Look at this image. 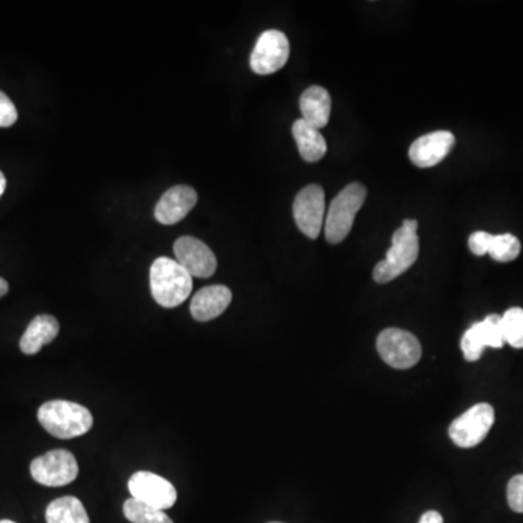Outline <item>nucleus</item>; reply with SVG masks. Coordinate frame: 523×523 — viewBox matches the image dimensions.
Returning <instances> with one entry per match:
<instances>
[{
	"label": "nucleus",
	"mask_w": 523,
	"mask_h": 523,
	"mask_svg": "<svg viewBox=\"0 0 523 523\" xmlns=\"http://www.w3.org/2000/svg\"><path fill=\"white\" fill-rule=\"evenodd\" d=\"M455 144V137L450 131H435L419 137L410 146L409 157L413 165L422 169L433 167L450 155Z\"/></svg>",
	"instance_id": "obj_13"
},
{
	"label": "nucleus",
	"mask_w": 523,
	"mask_h": 523,
	"mask_svg": "<svg viewBox=\"0 0 523 523\" xmlns=\"http://www.w3.org/2000/svg\"><path fill=\"white\" fill-rule=\"evenodd\" d=\"M493 234L487 232H476L472 233L468 240V246H470V251L472 253L477 254V256H484V254L489 253V249H490V242Z\"/></svg>",
	"instance_id": "obj_25"
},
{
	"label": "nucleus",
	"mask_w": 523,
	"mask_h": 523,
	"mask_svg": "<svg viewBox=\"0 0 523 523\" xmlns=\"http://www.w3.org/2000/svg\"><path fill=\"white\" fill-rule=\"evenodd\" d=\"M47 523H90L85 506L74 496L56 499L45 510Z\"/></svg>",
	"instance_id": "obj_19"
},
{
	"label": "nucleus",
	"mask_w": 523,
	"mask_h": 523,
	"mask_svg": "<svg viewBox=\"0 0 523 523\" xmlns=\"http://www.w3.org/2000/svg\"><path fill=\"white\" fill-rule=\"evenodd\" d=\"M198 194L188 185H177L163 194L155 208V217L165 225L176 224L196 205Z\"/></svg>",
	"instance_id": "obj_14"
},
{
	"label": "nucleus",
	"mask_w": 523,
	"mask_h": 523,
	"mask_svg": "<svg viewBox=\"0 0 523 523\" xmlns=\"http://www.w3.org/2000/svg\"><path fill=\"white\" fill-rule=\"evenodd\" d=\"M5 189H6V177L0 172V198L4 195Z\"/></svg>",
	"instance_id": "obj_28"
},
{
	"label": "nucleus",
	"mask_w": 523,
	"mask_h": 523,
	"mask_svg": "<svg viewBox=\"0 0 523 523\" xmlns=\"http://www.w3.org/2000/svg\"><path fill=\"white\" fill-rule=\"evenodd\" d=\"M38 422L54 438L73 439L92 429L93 416L85 405L52 400L38 409Z\"/></svg>",
	"instance_id": "obj_1"
},
{
	"label": "nucleus",
	"mask_w": 523,
	"mask_h": 523,
	"mask_svg": "<svg viewBox=\"0 0 523 523\" xmlns=\"http://www.w3.org/2000/svg\"><path fill=\"white\" fill-rule=\"evenodd\" d=\"M290 57V41L278 30L265 31L259 37L251 56L252 71L261 76L281 71Z\"/></svg>",
	"instance_id": "obj_9"
},
{
	"label": "nucleus",
	"mask_w": 523,
	"mask_h": 523,
	"mask_svg": "<svg viewBox=\"0 0 523 523\" xmlns=\"http://www.w3.org/2000/svg\"><path fill=\"white\" fill-rule=\"evenodd\" d=\"M381 359L391 368L409 369L421 361V342L413 333L402 328H385L376 339Z\"/></svg>",
	"instance_id": "obj_5"
},
{
	"label": "nucleus",
	"mask_w": 523,
	"mask_h": 523,
	"mask_svg": "<svg viewBox=\"0 0 523 523\" xmlns=\"http://www.w3.org/2000/svg\"><path fill=\"white\" fill-rule=\"evenodd\" d=\"M520 249H522L520 242L513 234H498V236L493 234L489 254L494 261L512 262L519 256Z\"/></svg>",
	"instance_id": "obj_22"
},
{
	"label": "nucleus",
	"mask_w": 523,
	"mask_h": 523,
	"mask_svg": "<svg viewBox=\"0 0 523 523\" xmlns=\"http://www.w3.org/2000/svg\"><path fill=\"white\" fill-rule=\"evenodd\" d=\"M505 345L503 330H501V316L490 314L483 321H479L468 328L461 340V349L465 361H479L486 347L500 349Z\"/></svg>",
	"instance_id": "obj_11"
},
{
	"label": "nucleus",
	"mask_w": 523,
	"mask_h": 523,
	"mask_svg": "<svg viewBox=\"0 0 523 523\" xmlns=\"http://www.w3.org/2000/svg\"><path fill=\"white\" fill-rule=\"evenodd\" d=\"M60 325L56 318L41 314L31 321L21 338L19 347L25 355H35L43 347L52 343L59 336Z\"/></svg>",
	"instance_id": "obj_17"
},
{
	"label": "nucleus",
	"mask_w": 523,
	"mask_h": 523,
	"mask_svg": "<svg viewBox=\"0 0 523 523\" xmlns=\"http://www.w3.org/2000/svg\"><path fill=\"white\" fill-rule=\"evenodd\" d=\"M128 490L136 500L166 510L176 503L177 491L169 480L157 476L155 472L138 471L131 476Z\"/></svg>",
	"instance_id": "obj_10"
},
{
	"label": "nucleus",
	"mask_w": 523,
	"mask_h": 523,
	"mask_svg": "<svg viewBox=\"0 0 523 523\" xmlns=\"http://www.w3.org/2000/svg\"><path fill=\"white\" fill-rule=\"evenodd\" d=\"M419 523H443V518L436 510H429V512L423 513Z\"/></svg>",
	"instance_id": "obj_26"
},
{
	"label": "nucleus",
	"mask_w": 523,
	"mask_h": 523,
	"mask_svg": "<svg viewBox=\"0 0 523 523\" xmlns=\"http://www.w3.org/2000/svg\"><path fill=\"white\" fill-rule=\"evenodd\" d=\"M292 136L302 159L309 163L319 162L328 153V143L320 129L309 126L304 119H297L292 126Z\"/></svg>",
	"instance_id": "obj_18"
},
{
	"label": "nucleus",
	"mask_w": 523,
	"mask_h": 523,
	"mask_svg": "<svg viewBox=\"0 0 523 523\" xmlns=\"http://www.w3.org/2000/svg\"><path fill=\"white\" fill-rule=\"evenodd\" d=\"M176 261L192 278H210L217 271V258L210 247L195 237L184 236L175 242Z\"/></svg>",
	"instance_id": "obj_12"
},
{
	"label": "nucleus",
	"mask_w": 523,
	"mask_h": 523,
	"mask_svg": "<svg viewBox=\"0 0 523 523\" xmlns=\"http://www.w3.org/2000/svg\"><path fill=\"white\" fill-rule=\"evenodd\" d=\"M366 199V188L361 184H350L338 194L328 206L326 217V240L328 243H342L347 239L357 211L361 210Z\"/></svg>",
	"instance_id": "obj_4"
},
{
	"label": "nucleus",
	"mask_w": 523,
	"mask_h": 523,
	"mask_svg": "<svg viewBox=\"0 0 523 523\" xmlns=\"http://www.w3.org/2000/svg\"><path fill=\"white\" fill-rule=\"evenodd\" d=\"M294 220L300 232L309 239H318L325 224V191L319 185H309L295 196Z\"/></svg>",
	"instance_id": "obj_8"
},
{
	"label": "nucleus",
	"mask_w": 523,
	"mask_h": 523,
	"mask_svg": "<svg viewBox=\"0 0 523 523\" xmlns=\"http://www.w3.org/2000/svg\"><path fill=\"white\" fill-rule=\"evenodd\" d=\"M302 119L320 129L328 126L332 112L330 93L321 86H309L300 98Z\"/></svg>",
	"instance_id": "obj_16"
},
{
	"label": "nucleus",
	"mask_w": 523,
	"mask_h": 523,
	"mask_svg": "<svg viewBox=\"0 0 523 523\" xmlns=\"http://www.w3.org/2000/svg\"><path fill=\"white\" fill-rule=\"evenodd\" d=\"M31 476L41 486L63 487L78 479L79 465L73 453L52 450L31 462Z\"/></svg>",
	"instance_id": "obj_6"
},
{
	"label": "nucleus",
	"mask_w": 523,
	"mask_h": 523,
	"mask_svg": "<svg viewBox=\"0 0 523 523\" xmlns=\"http://www.w3.org/2000/svg\"><path fill=\"white\" fill-rule=\"evenodd\" d=\"M508 503L513 512L523 513V474L515 476L509 481Z\"/></svg>",
	"instance_id": "obj_23"
},
{
	"label": "nucleus",
	"mask_w": 523,
	"mask_h": 523,
	"mask_svg": "<svg viewBox=\"0 0 523 523\" xmlns=\"http://www.w3.org/2000/svg\"><path fill=\"white\" fill-rule=\"evenodd\" d=\"M416 220H404L402 227L393 234V243L387 256L374 270V281L387 284L410 270L419 258V237Z\"/></svg>",
	"instance_id": "obj_3"
},
{
	"label": "nucleus",
	"mask_w": 523,
	"mask_h": 523,
	"mask_svg": "<svg viewBox=\"0 0 523 523\" xmlns=\"http://www.w3.org/2000/svg\"><path fill=\"white\" fill-rule=\"evenodd\" d=\"M0 523H16V522H14V520H9V519H2V520H0Z\"/></svg>",
	"instance_id": "obj_29"
},
{
	"label": "nucleus",
	"mask_w": 523,
	"mask_h": 523,
	"mask_svg": "<svg viewBox=\"0 0 523 523\" xmlns=\"http://www.w3.org/2000/svg\"><path fill=\"white\" fill-rule=\"evenodd\" d=\"M232 300V291L225 285H210L203 288L192 299V318L196 321L214 320L224 313Z\"/></svg>",
	"instance_id": "obj_15"
},
{
	"label": "nucleus",
	"mask_w": 523,
	"mask_h": 523,
	"mask_svg": "<svg viewBox=\"0 0 523 523\" xmlns=\"http://www.w3.org/2000/svg\"><path fill=\"white\" fill-rule=\"evenodd\" d=\"M153 299L165 309L181 306L192 291V277L177 261L157 258L150 268Z\"/></svg>",
	"instance_id": "obj_2"
},
{
	"label": "nucleus",
	"mask_w": 523,
	"mask_h": 523,
	"mask_svg": "<svg viewBox=\"0 0 523 523\" xmlns=\"http://www.w3.org/2000/svg\"><path fill=\"white\" fill-rule=\"evenodd\" d=\"M271 523H282V522H271Z\"/></svg>",
	"instance_id": "obj_30"
},
{
	"label": "nucleus",
	"mask_w": 523,
	"mask_h": 523,
	"mask_svg": "<svg viewBox=\"0 0 523 523\" xmlns=\"http://www.w3.org/2000/svg\"><path fill=\"white\" fill-rule=\"evenodd\" d=\"M501 330L505 343L515 349H523V309L519 307L509 309L501 316Z\"/></svg>",
	"instance_id": "obj_21"
},
{
	"label": "nucleus",
	"mask_w": 523,
	"mask_h": 523,
	"mask_svg": "<svg viewBox=\"0 0 523 523\" xmlns=\"http://www.w3.org/2000/svg\"><path fill=\"white\" fill-rule=\"evenodd\" d=\"M494 424V409L487 403L472 405L450 426V438L460 448H472L483 442Z\"/></svg>",
	"instance_id": "obj_7"
},
{
	"label": "nucleus",
	"mask_w": 523,
	"mask_h": 523,
	"mask_svg": "<svg viewBox=\"0 0 523 523\" xmlns=\"http://www.w3.org/2000/svg\"><path fill=\"white\" fill-rule=\"evenodd\" d=\"M9 292V284L8 281L4 280V278H0V299L5 297V295L8 294Z\"/></svg>",
	"instance_id": "obj_27"
},
{
	"label": "nucleus",
	"mask_w": 523,
	"mask_h": 523,
	"mask_svg": "<svg viewBox=\"0 0 523 523\" xmlns=\"http://www.w3.org/2000/svg\"><path fill=\"white\" fill-rule=\"evenodd\" d=\"M18 119V111L8 96L0 90V127L8 128L14 126Z\"/></svg>",
	"instance_id": "obj_24"
},
{
	"label": "nucleus",
	"mask_w": 523,
	"mask_h": 523,
	"mask_svg": "<svg viewBox=\"0 0 523 523\" xmlns=\"http://www.w3.org/2000/svg\"><path fill=\"white\" fill-rule=\"evenodd\" d=\"M124 516L131 523H174L160 509L146 505L133 498L124 503Z\"/></svg>",
	"instance_id": "obj_20"
}]
</instances>
